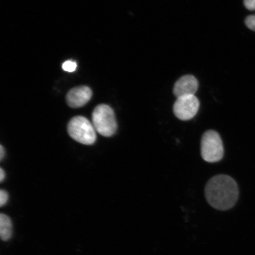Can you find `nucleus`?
<instances>
[{"mask_svg": "<svg viewBox=\"0 0 255 255\" xmlns=\"http://www.w3.org/2000/svg\"><path fill=\"white\" fill-rule=\"evenodd\" d=\"M205 197L213 208L226 211L233 208L239 198V190L237 182L229 175H216L207 182Z\"/></svg>", "mask_w": 255, "mask_h": 255, "instance_id": "obj_1", "label": "nucleus"}, {"mask_svg": "<svg viewBox=\"0 0 255 255\" xmlns=\"http://www.w3.org/2000/svg\"><path fill=\"white\" fill-rule=\"evenodd\" d=\"M92 120L96 131L101 135L110 137L116 133L118 128L116 117L109 105H98L92 113Z\"/></svg>", "mask_w": 255, "mask_h": 255, "instance_id": "obj_2", "label": "nucleus"}, {"mask_svg": "<svg viewBox=\"0 0 255 255\" xmlns=\"http://www.w3.org/2000/svg\"><path fill=\"white\" fill-rule=\"evenodd\" d=\"M68 131L72 138L82 144L91 145L97 141V131L93 124L84 117L76 116L70 120Z\"/></svg>", "mask_w": 255, "mask_h": 255, "instance_id": "obj_3", "label": "nucleus"}, {"mask_svg": "<svg viewBox=\"0 0 255 255\" xmlns=\"http://www.w3.org/2000/svg\"><path fill=\"white\" fill-rule=\"evenodd\" d=\"M201 155L208 162L221 161L224 155V146L221 136L214 130L204 133L201 140Z\"/></svg>", "mask_w": 255, "mask_h": 255, "instance_id": "obj_4", "label": "nucleus"}, {"mask_svg": "<svg viewBox=\"0 0 255 255\" xmlns=\"http://www.w3.org/2000/svg\"><path fill=\"white\" fill-rule=\"evenodd\" d=\"M200 102L195 95L184 96L177 98L173 105V113L181 121L190 120L198 113Z\"/></svg>", "mask_w": 255, "mask_h": 255, "instance_id": "obj_5", "label": "nucleus"}, {"mask_svg": "<svg viewBox=\"0 0 255 255\" xmlns=\"http://www.w3.org/2000/svg\"><path fill=\"white\" fill-rule=\"evenodd\" d=\"M92 97L90 88L81 86L70 90L66 95L67 104L72 108H79L85 106Z\"/></svg>", "mask_w": 255, "mask_h": 255, "instance_id": "obj_6", "label": "nucleus"}, {"mask_svg": "<svg viewBox=\"0 0 255 255\" xmlns=\"http://www.w3.org/2000/svg\"><path fill=\"white\" fill-rule=\"evenodd\" d=\"M198 88V81L194 76L185 75L175 83L173 88V94L177 98L184 97V96L194 95Z\"/></svg>", "mask_w": 255, "mask_h": 255, "instance_id": "obj_7", "label": "nucleus"}, {"mask_svg": "<svg viewBox=\"0 0 255 255\" xmlns=\"http://www.w3.org/2000/svg\"><path fill=\"white\" fill-rule=\"evenodd\" d=\"M12 234V224L10 218L6 215L0 216V234L2 241H7L11 238Z\"/></svg>", "mask_w": 255, "mask_h": 255, "instance_id": "obj_8", "label": "nucleus"}, {"mask_svg": "<svg viewBox=\"0 0 255 255\" xmlns=\"http://www.w3.org/2000/svg\"><path fill=\"white\" fill-rule=\"evenodd\" d=\"M77 63L73 60H67L62 65V69L68 72H75L77 69Z\"/></svg>", "mask_w": 255, "mask_h": 255, "instance_id": "obj_9", "label": "nucleus"}, {"mask_svg": "<svg viewBox=\"0 0 255 255\" xmlns=\"http://www.w3.org/2000/svg\"><path fill=\"white\" fill-rule=\"evenodd\" d=\"M245 24L250 30L255 31V15L248 16L245 20Z\"/></svg>", "mask_w": 255, "mask_h": 255, "instance_id": "obj_10", "label": "nucleus"}, {"mask_svg": "<svg viewBox=\"0 0 255 255\" xmlns=\"http://www.w3.org/2000/svg\"><path fill=\"white\" fill-rule=\"evenodd\" d=\"M8 193L4 190L0 191V206L2 207L7 203L8 200Z\"/></svg>", "mask_w": 255, "mask_h": 255, "instance_id": "obj_11", "label": "nucleus"}, {"mask_svg": "<svg viewBox=\"0 0 255 255\" xmlns=\"http://www.w3.org/2000/svg\"><path fill=\"white\" fill-rule=\"evenodd\" d=\"M244 4L249 10H255V0H244Z\"/></svg>", "mask_w": 255, "mask_h": 255, "instance_id": "obj_12", "label": "nucleus"}, {"mask_svg": "<svg viewBox=\"0 0 255 255\" xmlns=\"http://www.w3.org/2000/svg\"><path fill=\"white\" fill-rule=\"evenodd\" d=\"M5 148L3 147L2 145H1L0 146V160L2 161L3 158L5 157Z\"/></svg>", "mask_w": 255, "mask_h": 255, "instance_id": "obj_13", "label": "nucleus"}, {"mask_svg": "<svg viewBox=\"0 0 255 255\" xmlns=\"http://www.w3.org/2000/svg\"><path fill=\"white\" fill-rule=\"evenodd\" d=\"M5 171L2 168H0V181L2 182L5 179Z\"/></svg>", "mask_w": 255, "mask_h": 255, "instance_id": "obj_14", "label": "nucleus"}]
</instances>
